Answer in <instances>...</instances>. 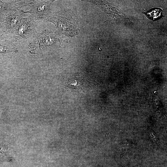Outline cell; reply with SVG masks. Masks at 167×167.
I'll return each mask as SVG.
<instances>
[{"label":"cell","instance_id":"6da1fadb","mask_svg":"<svg viewBox=\"0 0 167 167\" xmlns=\"http://www.w3.org/2000/svg\"><path fill=\"white\" fill-rule=\"evenodd\" d=\"M47 21L54 24L57 31L55 33L59 36L64 35L73 37L79 33L78 18L71 10L51 13Z\"/></svg>","mask_w":167,"mask_h":167},{"label":"cell","instance_id":"7a4b0ae2","mask_svg":"<svg viewBox=\"0 0 167 167\" xmlns=\"http://www.w3.org/2000/svg\"><path fill=\"white\" fill-rule=\"evenodd\" d=\"M33 38L28 46L29 54L31 55H38L60 47V36L46 29Z\"/></svg>","mask_w":167,"mask_h":167},{"label":"cell","instance_id":"3957f363","mask_svg":"<svg viewBox=\"0 0 167 167\" xmlns=\"http://www.w3.org/2000/svg\"><path fill=\"white\" fill-rule=\"evenodd\" d=\"M37 34L35 21L30 16L24 18L12 37L17 42L22 39L34 38Z\"/></svg>","mask_w":167,"mask_h":167},{"label":"cell","instance_id":"277c9868","mask_svg":"<svg viewBox=\"0 0 167 167\" xmlns=\"http://www.w3.org/2000/svg\"><path fill=\"white\" fill-rule=\"evenodd\" d=\"M54 0H35L30 6V9L24 12L29 13L30 16L35 21L39 22L47 21L51 14L50 6Z\"/></svg>","mask_w":167,"mask_h":167},{"label":"cell","instance_id":"5b68a950","mask_svg":"<svg viewBox=\"0 0 167 167\" xmlns=\"http://www.w3.org/2000/svg\"><path fill=\"white\" fill-rule=\"evenodd\" d=\"M24 12L18 8L14 9L0 23L6 35L11 36L13 35L24 18L23 16L25 14Z\"/></svg>","mask_w":167,"mask_h":167},{"label":"cell","instance_id":"8992f818","mask_svg":"<svg viewBox=\"0 0 167 167\" xmlns=\"http://www.w3.org/2000/svg\"><path fill=\"white\" fill-rule=\"evenodd\" d=\"M89 82L83 75L79 74L69 75L66 81V87L75 91H81L89 87Z\"/></svg>","mask_w":167,"mask_h":167},{"label":"cell","instance_id":"52a82bcc","mask_svg":"<svg viewBox=\"0 0 167 167\" xmlns=\"http://www.w3.org/2000/svg\"><path fill=\"white\" fill-rule=\"evenodd\" d=\"M16 42L10 35L3 36L0 38V54L10 55L18 52Z\"/></svg>","mask_w":167,"mask_h":167},{"label":"cell","instance_id":"ba28073f","mask_svg":"<svg viewBox=\"0 0 167 167\" xmlns=\"http://www.w3.org/2000/svg\"><path fill=\"white\" fill-rule=\"evenodd\" d=\"M163 10L158 8H154L147 12H143L149 19L152 20H157L163 16Z\"/></svg>","mask_w":167,"mask_h":167},{"label":"cell","instance_id":"9c48e42d","mask_svg":"<svg viewBox=\"0 0 167 167\" xmlns=\"http://www.w3.org/2000/svg\"><path fill=\"white\" fill-rule=\"evenodd\" d=\"M11 3L13 4L18 9L29 6L35 2V0H9Z\"/></svg>","mask_w":167,"mask_h":167},{"label":"cell","instance_id":"30bf717a","mask_svg":"<svg viewBox=\"0 0 167 167\" xmlns=\"http://www.w3.org/2000/svg\"><path fill=\"white\" fill-rule=\"evenodd\" d=\"M6 35V34L3 31V28H2L1 25L0 24V38H1L3 36H4Z\"/></svg>","mask_w":167,"mask_h":167}]
</instances>
